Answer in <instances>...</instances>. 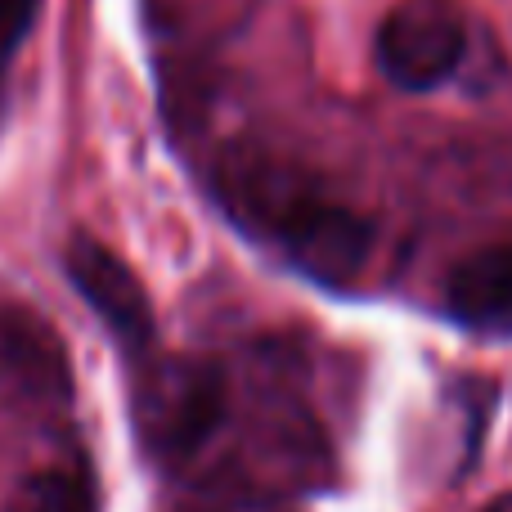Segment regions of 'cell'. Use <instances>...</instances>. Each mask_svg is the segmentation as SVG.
Returning <instances> with one entry per match:
<instances>
[{
	"label": "cell",
	"mask_w": 512,
	"mask_h": 512,
	"mask_svg": "<svg viewBox=\"0 0 512 512\" xmlns=\"http://www.w3.org/2000/svg\"><path fill=\"white\" fill-rule=\"evenodd\" d=\"M63 270H68L77 292L95 306V315L113 328L126 351H140V355L153 351L158 324H153L149 292H144V283L135 279L122 256L99 248L95 239H72L68 252H63Z\"/></svg>",
	"instance_id": "cell-4"
},
{
	"label": "cell",
	"mask_w": 512,
	"mask_h": 512,
	"mask_svg": "<svg viewBox=\"0 0 512 512\" xmlns=\"http://www.w3.org/2000/svg\"><path fill=\"white\" fill-rule=\"evenodd\" d=\"M221 194L243 225L265 230L288 252L292 265L315 279H351L373 248V225L364 216L315 198L301 185V176L265 158L230 162L221 176Z\"/></svg>",
	"instance_id": "cell-1"
},
{
	"label": "cell",
	"mask_w": 512,
	"mask_h": 512,
	"mask_svg": "<svg viewBox=\"0 0 512 512\" xmlns=\"http://www.w3.org/2000/svg\"><path fill=\"white\" fill-rule=\"evenodd\" d=\"M135 436L162 463H180L221 427L225 378L198 355H158L135 373Z\"/></svg>",
	"instance_id": "cell-2"
},
{
	"label": "cell",
	"mask_w": 512,
	"mask_h": 512,
	"mask_svg": "<svg viewBox=\"0 0 512 512\" xmlns=\"http://www.w3.org/2000/svg\"><path fill=\"white\" fill-rule=\"evenodd\" d=\"M468 23L454 0H400L378 27V68L400 90H432L454 77Z\"/></svg>",
	"instance_id": "cell-3"
},
{
	"label": "cell",
	"mask_w": 512,
	"mask_h": 512,
	"mask_svg": "<svg viewBox=\"0 0 512 512\" xmlns=\"http://www.w3.org/2000/svg\"><path fill=\"white\" fill-rule=\"evenodd\" d=\"M9 512H95V499H90L86 477L50 468V472H36V477H27L23 486H18Z\"/></svg>",
	"instance_id": "cell-6"
},
{
	"label": "cell",
	"mask_w": 512,
	"mask_h": 512,
	"mask_svg": "<svg viewBox=\"0 0 512 512\" xmlns=\"http://www.w3.org/2000/svg\"><path fill=\"white\" fill-rule=\"evenodd\" d=\"M32 9H36V0H0V54L27 32Z\"/></svg>",
	"instance_id": "cell-7"
},
{
	"label": "cell",
	"mask_w": 512,
	"mask_h": 512,
	"mask_svg": "<svg viewBox=\"0 0 512 512\" xmlns=\"http://www.w3.org/2000/svg\"><path fill=\"white\" fill-rule=\"evenodd\" d=\"M445 310L463 328L512 337V243L463 256L445 283Z\"/></svg>",
	"instance_id": "cell-5"
}]
</instances>
